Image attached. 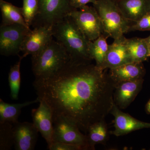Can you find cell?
Wrapping results in <instances>:
<instances>
[{
    "label": "cell",
    "instance_id": "1",
    "mask_svg": "<svg viewBox=\"0 0 150 150\" xmlns=\"http://www.w3.org/2000/svg\"><path fill=\"white\" fill-rule=\"evenodd\" d=\"M108 69L92 62L67 64L51 77L35 80L38 97L51 108L53 118L63 117L87 135L90 126L105 120L113 102L115 83Z\"/></svg>",
    "mask_w": 150,
    "mask_h": 150
},
{
    "label": "cell",
    "instance_id": "2",
    "mask_svg": "<svg viewBox=\"0 0 150 150\" xmlns=\"http://www.w3.org/2000/svg\"><path fill=\"white\" fill-rule=\"evenodd\" d=\"M54 38L64 48L71 62H92L88 52L89 40L82 32L74 19L68 16L52 28Z\"/></svg>",
    "mask_w": 150,
    "mask_h": 150
},
{
    "label": "cell",
    "instance_id": "3",
    "mask_svg": "<svg viewBox=\"0 0 150 150\" xmlns=\"http://www.w3.org/2000/svg\"><path fill=\"white\" fill-rule=\"evenodd\" d=\"M64 48L53 39L40 54L31 56L32 70L35 80L51 77L70 61Z\"/></svg>",
    "mask_w": 150,
    "mask_h": 150
},
{
    "label": "cell",
    "instance_id": "4",
    "mask_svg": "<svg viewBox=\"0 0 150 150\" xmlns=\"http://www.w3.org/2000/svg\"><path fill=\"white\" fill-rule=\"evenodd\" d=\"M93 6L99 16L103 34L106 38H120L129 32L134 23L125 17L116 3L111 0H97Z\"/></svg>",
    "mask_w": 150,
    "mask_h": 150
},
{
    "label": "cell",
    "instance_id": "5",
    "mask_svg": "<svg viewBox=\"0 0 150 150\" xmlns=\"http://www.w3.org/2000/svg\"><path fill=\"white\" fill-rule=\"evenodd\" d=\"M38 11L32 27L52 28L76 9L71 5L70 0H37Z\"/></svg>",
    "mask_w": 150,
    "mask_h": 150
},
{
    "label": "cell",
    "instance_id": "6",
    "mask_svg": "<svg viewBox=\"0 0 150 150\" xmlns=\"http://www.w3.org/2000/svg\"><path fill=\"white\" fill-rule=\"evenodd\" d=\"M30 27L23 25L15 23L1 24L0 26V54L9 56L18 55L23 42Z\"/></svg>",
    "mask_w": 150,
    "mask_h": 150
},
{
    "label": "cell",
    "instance_id": "7",
    "mask_svg": "<svg viewBox=\"0 0 150 150\" xmlns=\"http://www.w3.org/2000/svg\"><path fill=\"white\" fill-rule=\"evenodd\" d=\"M69 15L89 41H93L103 34L100 19L94 7L86 5L73 11Z\"/></svg>",
    "mask_w": 150,
    "mask_h": 150
},
{
    "label": "cell",
    "instance_id": "8",
    "mask_svg": "<svg viewBox=\"0 0 150 150\" xmlns=\"http://www.w3.org/2000/svg\"><path fill=\"white\" fill-rule=\"evenodd\" d=\"M53 142H61L80 146L83 150H89L87 137L77 126L63 117L53 118Z\"/></svg>",
    "mask_w": 150,
    "mask_h": 150
},
{
    "label": "cell",
    "instance_id": "9",
    "mask_svg": "<svg viewBox=\"0 0 150 150\" xmlns=\"http://www.w3.org/2000/svg\"><path fill=\"white\" fill-rule=\"evenodd\" d=\"M52 28L36 27L30 29L25 36L21 48L23 58L28 55L35 56L40 54L53 40Z\"/></svg>",
    "mask_w": 150,
    "mask_h": 150
},
{
    "label": "cell",
    "instance_id": "10",
    "mask_svg": "<svg viewBox=\"0 0 150 150\" xmlns=\"http://www.w3.org/2000/svg\"><path fill=\"white\" fill-rule=\"evenodd\" d=\"M39 103L38 108L32 110L33 123L46 140L48 146L53 143V113L44 100L40 99Z\"/></svg>",
    "mask_w": 150,
    "mask_h": 150
},
{
    "label": "cell",
    "instance_id": "11",
    "mask_svg": "<svg viewBox=\"0 0 150 150\" xmlns=\"http://www.w3.org/2000/svg\"><path fill=\"white\" fill-rule=\"evenodd\" d=\"M110 113L114 118V129L110 133L116 137L126 135L140 129L150 128V123L140 121L122 112L114 103Z\"/></svg>",
    "mask_w": 150,
    "mask_h": 150
},
{
    "label": "cell",
    "instance_id": "12",
    "mask_svg": "<svg viewBox=\"0 0 150 150\" xmlns=\"http://www.w3.org/2000/svg\"><path fill=\"white\" fill-rule=\"evenodd\" d=\"M13 127L14 146L16 150H33L35 149L38 131L33 123L16 122Z\"/></svg>",
    "mask_w": 150,
    "mask_h": 150
},
{
    "label": "cell",
    "instance_id": "13",
    "mask_svg": "<svg viewBox=\"0 0 150 150\" xmlns=\"http://www.w3.org/2000/svg\"><path fill=\"white\" fill-rule=\"evenodd\" d=\"M126 38L123 35L114 39L113 43L109 45L101 69H110L134 62L126 46Z\"/></svg>",
    "mask_w": 150,
    "mask_h": 150
},
{
    "label": "cell",
    "instance_id": "14",
    "mask_svg": "<svg viewBox=\"0 0 150 150\" xmlns=\"http://www.w3.org/2000/svg\"><path fill=\"white\" fill-rule=\"evenodd\" d=\"M144 79L115 83L113 102L120 109H126L134 101L143 87Z\"/></svg>",
    "mask_w": 150,
    "mask_h": 150
},
{
    "label": "cell",
    "instance_id": "15",
    "mask_svg": "<svg viewBox=\"0 0 150 150\" xmlns=\"http://www.w3.org/2000/svg\"><path fill=\"white\" fill-rule=\"evenodd\" d=\"M108 74L115 83L124 81L143 79L146 74V69L143 62H133L110 69Z\"/></svg>",
    "mask_w": 150,
    "mask_h": 150
},
{
    "label": "cell",
    "instance_id": "16",
    "mask_svg": "<svg viewBox=\"0 0 150 150\" xmlns=\"http://www.w3.org/2000/svg\"><path fill=\"white\" fill-rule=\"evenodd\" d=\"M116 4L125 17L133 23L150 11V0H120Z\"/></svg>",
    "mask_w": 150,
    "mask_h": 150
},
{
    "label": "cell",
    "instance_id": "17",
    "mask_svg": "<svg viewBox=\"0 0 150 150\" xmlns=\"http://www.w3.org/2000/svg\"><path fill=\"white\" fill-rule=\"evenodd\" d=\"M39 102L40 99L38 97L33 100L16 104L7 103L0 99V123L8 122L13 124L18 122L23 108Z\"/></svg>",
    "mask_w": 150,
    "mask_h": 150
},
{
    "label": "cell",
    "instance_id": "18",
    "mask_svg": "<svg viewBox=\"0 0 150 150\" xmlns=\"http://www.w3.org/2000/svg\"><path fill=\"white\" fill-rule=\"evenodd\" d=\"M0 8L2 15L1 24L7 25L18 23L28 27L25 21L22 8L3 0L0 1Z\"/></svg>",
    "mask_w": 150,
    "mask_h": 150
},
{
    "label": "cell",
    "instance_id": "19",
    "mask_svg": "<svg viewBox=\"0 0 150 150\" xmlns=\"http://www.w3.org/2000/svg\"><path fill=\"white\" fill-rule=\"evenodd\" d=\"M126 43L133 62H143L147 60L149 49L145 38H126Z\"/></svg>",
    "mask_w": 150,
    "mask_h": 150
},
{
    "label": "cell",
    "instance_id": "20",
    "mask_svg": "<svg viewBox=\"0 0 150 150\" xmlns=\"http://www.w3.org/2000/svg\"><path fill=\"white\" fill-rule=\"evenodd\" d=\"M86 135L89 150H95V146L98 144H105L109 135L105 120L96 122L90 126Z\"/></svg>",
    "mask_w": 150,
    "mask_h": 150
},
{
    "label": "cell",
    "instance_id": "21",
    "mask_svg": "<svg viewBox=\"0 0 150 150\" xmlns=\"http://www.w3.org/2000/svg\"><path fill=\"white\" fill-rule=\"evenodd\" d=\"M106 38L102 34L93 41H89L88 52L92 59L95 60L96 65L100 69L104 62L108 51Z\"/></svg>",
    "mask_w": 150,
    "mask_h": 150
},
{
    "label": "cell",
    "instance_id": "22",
    "mask_svg": "<svg viewBox=\"0 0 150 150\" xmlns=\"http://www.w3.org/2000/svg\"><path fill=\"white\" fill-rule=\"evenodd\" d=\"M23 58L20 56L18 62L11 67L8 74V82L12 99L18 100L21 86L20 66Z\"/></svg>",
    "mask_w": 150,
    "mask_h": 150
},
{
    "label": "cell",
    "instance_id": "23",
    "mask_svg": "<svg viewBox=\"0 0 150 150\" xmlns=\"http://www.w3.org/2000/svg\"><path fill=\"white\" fill-rule=\"evenodd\" d=\"M12 123H0V150H10L14 146L13 132Z\"/></svg>",
    "mask_w": 150,
    "mask_h": 150
},
{
    "label": "cell",
    "instance_id": "24",
    "mask_svg": "<svg viewBox=\"0 0 150 150\" xmlns=\"http://www.w3.org/2000/svg\"><path fill=\"white\" fill-rule=\"evenodd\" d=\"M22 13L28 27L32 25L38 11L37 0H23Z\"/></svg>",
    "mask_w": 150,
    "mask_h": 150
},
{
    "label": "cell",
    "instance_id": "25",
    "mask_svg": "<svg viewBox=\"0 0 150 150\" xmlns=\"http://www.w3.org/2000/svg\"><path fill=\"white\" fill-rule=\"evenodd\" d=\"M137 30L150 31V11L133 23L129 28V32Z\"/></svg>",
    "mask_w": 150,
    "mask_h": 150
},
{
    "label": "cell",
    "instance_id": "26",
    "mask_svg": "<svg viewBox=\"0 0 150 150\" xmlns=\"http://www.w3.org/2000/svg\"><path fill=\"white\" fill-rule=\"evenodd\" d=\"M48 149L50 150H83L80 146L61 142H53L50 146H48Z\"/></svg>",
    "mask_w": 150,
    "mask_h": 150
},
{
    "label": "cell",
    "instance_id": "27",
    "mask_svg": "<svg viewBox=\"0 0 150 150\" xmlns=\"http://www.w3.org/2000/svg\"><path fill=\"white\" fill-rule=\"evenodd\" d=\"M97 0H70L71 5L74 8L80 9L86 6L88 3L95 4Z\"/></svg>",
    "mask_w": 150,
    "mask_h": 150
},
{
    "label": "cell",
    "instance_id": "28",
    "mask_svg": "<svg viewBox=\"0 0 150 150\" xmlns=\"http://www.w3.org/2000/svg\"><path fill=\"white\" fill-rule=\"evenodd\" d=\"M146 110L148 114H150V99L146 105Z\"/></svg>",
    "mask_w": 150,
    "mask_h": 150
},
{
    "label": "cell",
    "instance_id": "29",
    "mask_svg": "<svg viewBox=\"0 0 150 150\" xmlns=\"http://www.w3.org/2000/svg\"><path fill=\"white\" fill-rule=\"evenodd\" d=\"M145 39H146V43H147L149 49L150 50V35L149 37L145 38Z\"/></svg>",
    "mask_w": 150,
    "mask_h": 150
},
{
    "label": "cell",
    "instance_id": "30",
    "mask_svg": "<svg viewBox=\"0 0 150 150\" xmlns=\"http://www.w3.org/2000/svg\"><path fill=\"white\" fill-rule=\"evenodd\" d=\"M111 1H113L115 2H117L118 1H120V0H111Z\"/></svg>",
    "mask_w": 150,
    "mask_h": 150
},
{
    "label": "cell",
    "instance_id": "31",
    "mask_svg": "<svg viewBox=\"0 0 150 150\" xmlns=\"http://www.w3.org/2000/svg\"><path fill=\"white\" fill-rule=\"evenodd\" d=\"M148 56H149V57H150V50H149V55H148Z\"/></svg>",
    "mask_w": 150,
    "mask_h": 150
}]
</instances>
